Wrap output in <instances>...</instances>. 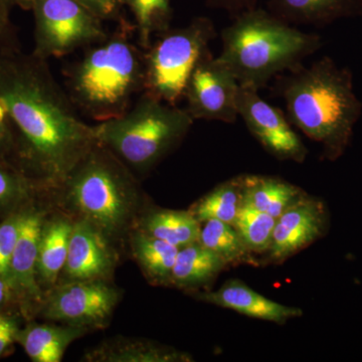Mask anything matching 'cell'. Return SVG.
Here are the masks:
<instances>
[{
    "instance_id": "obj_1",
    "label": "cell",
    "mask_w": 362,
    "mask_h": 362,
    "mask_svg": "<svg viewBox=\"0 0 362 362\" xmlns=\"http://www.w3.org/2000/svg\"><path fill=\"white\" fill-rule=\"evenodd\" d=\"M0 102L16 131L18 168L47 195L98 143L47 61L21 49L0 51Z\"/></svg>"
},
{
    "instance_id": "obj_2",
    "label": "cell",
    "mask_w": 362,
    "mask_h": 362,
    "mask_svg": "<svg viewBox=\"0 0 362 362\" xmlns=\"http://www.w3.org/2000/svg\"><path fill=\"white\" fill-rule=\"evenodd\" d=\"M279 80L287 118L312 141L322 147L323 157L334 161L346 151L361 115L349 69L329 57L310 66H297Z\"/></svg>"
},
{
    "instance_id": "obj_3",
    "label": "cell",
    "mask_w": 362,
    "mask_h": 362,
    "mask_svg": "<svg viewBox=\"0 0 362 362\" xmlns=\"http://www.w3.org/2000/svg\"><path fill=\"white\" fill-rule=\"evenodd\" d=\"M47 199L71 218L89 221L118 247L146 207L135 173L99 143Z\"/></svg>"
},
{
    "instance_id": "obj_4",
    "label": "cell",
    "mask_w": 362,
    "mask_h": 362,
    "mask_svg": "<svg viewBox=\"0 0 362 362\" xmlns=\"http://www.w3.org/2000/svg\"><path fill=\"white\" fill-rule=\"evenodd\" d=\"M133 33L135 25L121 21L66 70L71 103L97 122L122 115L144 92V49L133 42Z\"/></svg>"
},
{
    "instance_id": "obj_5",
    "label": "cell",
    "mask_w": 362,
    "mask_h": 362,
    "mask_svg": "<svg viewBox=\"0 0 362 362\" xmlns=\"http://www.w3.org/2000/svg\"><path fill=\"white\" fill-rule=\"evenodd\" d=\"M221 35L223 49L216 59L240 86L258 90L322 47L319 35L301 32L259 7L233 18Z\"/></svg>"
},
{
    "instance_id": "obj_6",
    "label": "cell",
    "mask_w": 362,
    "mask_h": 362,
    "mask_svg": "<svg viewBox=\"0 0 362 362\" xmlns=\"http://www.w3.org/2000/svg\"><path fill=\"white\" fill-rule=\"evenodd\" d=\"M194 122L187 109L143 92L122 115L92 126L99 144L144 175L180 146Z\"/></svg>"
},
{
    "instance_id": "obj_7",
    "label": "cell",
    "mask_w": 362,
    "mask_h": 362,
    "mask_svg": "<svg viewBox=\"0 0 362 362\" xmlns=\"http://www.w3.org/2000/svg\"><path fill=\"white\" fill-rule=\"evenodd\" d=\"M216 37L214 23L206 16L156 35L144 51V92L165 103L177 104L195 66L211 54L209 44Z\"/></svg>"
},
{
    "instance_id": "obj_8",
    "label": "cell",
    "mask_w": 362,
    "mask_h": 362,
    "mask_svg": "<svg viewBox=\"0 0 362 362\" xmlns=\"http://www.w3.org/2000/svg\"><path fill=\"white\" fill-rule=\"evenodd\" d=\"M33 54L49 61L101 42L109 35L104 21L78 0H33Z\"/></svg>"
},
{
    "instance_id": "obj_9",
    "label": "cell",
    "mask_w": 362,
    "mask_h": 362,
    "mask_svg": "<svg viewBox=\"0 0 362 362\" xmlns=\"http://www.w3.org/2000/svg\"><path fill=\"white\" fill-rule=\"evenodd\" d=\"M122 295L112 281L58 284L45 293L37 317L90 331L104 329L110 323Z\"/></svg>"
},
{
    "instance_id": "obj_10",
    "label": "cell",
    "mask_w": 362,
    "mask_h": 362,
    "mask_svg": "<svg viewBox=\"0 0 362 362\" xmlns=\"http://www.w3.org/2000/svg\"><path fill=\"white\" fill-rule=\"evenodd\" d=\"M42 199H35L25 207L7 277L25 321L37 318L45 299L37 281L40 233L47 214V209L39 204Z\"/></svg>"
},
{
    "instance_id": "obj_11",
    "label": "cell",
    "mask_w": 362,
    "mask_h": 362,
    "mask_svg": "<svg viewBox=\"0 0 362 362\" xmlns=\"http://www.w3.org/2000/svg\"><path fill=\"white\" fill-rule=\"evenodd\" d=\"M240 84L218 59L209 54L190 75L183 98L194 120L221 121L233 124L239 117Z\"/></svg>"
},
{
    "instance_id": "obj_12",
    "label": "cell",
    "mask_w": 362,
    "mask_h": 362,
    "mask_svg": "<svg viewBox=\"0 0 362 362\" xmlns=\"http://www.w3.org/2000/svg\"><path fill=\"white\" fill-rule=\"evenodd\" d=\"M238 111L251 134L276 158L302 163L306 147L290 125L289 119L273 105L264 101L259 90L240 86Z\"/></svg>"
},
{
    "instance_id": "obj_13",
    "label": "cell",
    "mask_w": 362,
    "mask_h": 362,
    "mask_svg": "<svg viewBox=\"0 0 362 362\" xmlns=\"http://www.w3.org/2000/svg\"><path fill=\"white\" fill-rule=\"evenodd\" d=\"M118 262L117 245L89 221L74 218L68 257L58 284L112 281Z\"/></svg>"
},
{
    "instance_id": "obj_14",
    "label": "cell",
    "mask_w": 362,
    "mask_h": 362,
    "mask_svg": "<svg viewBox=\"0 0 362 362\" xmlns=\"http://www.w3.org/2000/svg\"><path fill=\"white\" fill-rule=\"evenodd\" d=\"M329 226L325 204L305 194L276 221L268 254L273 263H283L290 257L322 238Z\"/></svg>"
},
{
    "instance_id": "obj_15",
    "label": "cell",
    "mask_w": 362,
    "mask_h": 362,
    "mask_svg": "<svg viewBox=\"0 0 362 362\" xmlns=\"http://www.w3.org/2000/svg\"><path fill=\"white\" fill-rule=\"evenodd\" d=\"M192 294H195V298L204 303L274 323L284 324L303 315L302 309L286 306L268 299L240 281H230L216 291H197Z\"/></svg>"
},
{
    "instance_id": "obj_16",
    "label": "cell",
    "mask_w": 362,
    "mask_h": 362,
    "mask_svg": "<svg viewBox=\"0 0 362 362\" xmlns=\"http://www.w3.org/2000/svg\"><path fill=\"white\" fill-rule=\"evenodd\" d=\"M74 218L64 211H47L39 245L37 281L42 291L47 293L58 284L66 265Z\"/></svg>"
},
{
    "instance_id": "obj_17",
    "label": "cell",
    "mask_w": 362,
    "mask_h": 362,
    "mask_svg": "<svg viewBox=\"0 0 362 362\" xmlns=\"http://www.w3.org/2000/svg\"><path fill=\"white\" fill-rule=\"evenodd\" d=\"M87 362H187L192 357L145 338L116 337L109 338L88 350L83 356Z\"/></svg>"
},
{
    "instance_id": "obj_18",
    "label": "cell",
    "mask_w": 362,
    "mask_h": 362,
    "mask_svg": "<svg viewBox=\"0 0 362 362\" xmlns=\"http://www.w3.org/2000/svg\"><path fill=\"white\" fill-rule=\"evenodd\" d=\"M90 332L86 328L49 321L39 323L32 319L18 331L16 343L33 362H59L71 343Z\"/></svg>"
},
{
    "instance_id": "obj_19",
    "label": "cell",
    "mask_w": 362,
    "mask_h": 362,
    "mask_svg": "<svg viewBox=\"0 0 362 362\" xmlns=\"http://www.w3.org/2000/svg\"><path fill=\"white\" fill-rule=\"evenodd\" d=\"M202 223L189 211L146 206L134 228L177 247L199 242Z\"/></svg>"
},
{
    "instance_id": "obj_20",
    "label": "cell",
    "mask_w": 362,
    "mask_h": 362,
    "mask_svg": "<svg viewBox=\"0 0 362 362\" xmlns=\"http://www.w3.org/2000/svg\"><path fill=\"white\" fill-rule=\"evenodd\" d=\"M228 264L216 252L206 249L199 242L180 247L169 286L197 292L199 288L213 282L225 270Z\"/></svg>"
},
{
    "instance_id": "obj_21",
    "label": "cell",
    "mask_w": 362,
    "mask_h": 362,
    "mask_svg": "<svg viewBox=\"0 0 362 362\" xmlns=\"http://www.w3.org/2000/svg\"><path fill=\"white\" fill-rule=\"evenodd\" d=\"M269 13L291 25H327L358 11L357 0H269Z\"/></svg>"
},
{
    "instance_id": "obj_22",
    "label": "cell",
    "mask_w": 362,
    "mask_h": 362,
    "mask_svg": "<svg viewBox=\"0 0 362 362\" xmlns=\"http://www.w3.org/2000/svg\"><path fill=\"white\" fill-rule=\"evenodd\" d=\"M131 256L153 286H169L180 247L133 228L127 239Z\"/></svg>"
},
{
    "instance_id": "obj_23",
    "label": "cell",
    "mask_w": 362,
    "mask_h": 362,
    "mask_svg": "<svg viewBox=\"0 0 362 362\" xmlns=\"http://www.w3.org/2000/svg\"><path fill=\"white\" fill-rule=\"evenodd\" d=\"M305 194L301 188L280 178L243 175V204L268 214L276 220Z\"/></svg>"
},
{
    "instance_id": "obj_24",
    "label": "cell",
    "mask_w": 362,
    "mask_h": 362,
    "mask_svg": "<svg viewBox=\"0 0 362 362\" xmlns=\"http://www.w3.org/2000/svg\"><path fill=\"white\" fill-rule=\"evenodd\" d=\"M243 206V175L221 183L201 197L190 211L199 223L218 220L233 226Z\"/></svg>"
},
{
    "instance_id": "obj_25",
    "label": "cell",
    "mask_w": 362,
    "mask_h": 362,
    "mask_svg": "<svg viewBox=\"0 0 362 362\" xmlns=\"http://www.w3.org/2000/svg\"><path fill=\"white\" fill-rule=\"evenodd\" d=\"M44 197L33 178L14 165L0 162V221Z\"/></svg>"
},
{
    "instance_id": "obj_26",
    "label": "cell",
    "mask_w": 362,
    "mask_h": 362,
    "mask_svg": "<svg viewBox=\"0 0 362 362\" xmlns=\"http://www.w3.org/2000/svg\"><path fill=\"white\" fill-rule=\"evenodd\" d=\"M134 18L137 42L144 51L153 37L170 28L173 9L171 0H123Z\"/></svg>"
},
{
    "instance_id": "obj_27",
    "label": "cell",
    "mask_w": 362,
    "mask_h": 362,
    "mask_svg": "<svg viewBox=\"0 0 362 362\" xmlns=\"http://www.w3.org/2000/svg\"><path fill=\"white\" fill-rule=\"evenodd\" d=\"M199 244L216 252L228 265L250 261L252 252L235 226L218 220L202 223Z\"/></svg>"
},
{
    "instance_id": "obj_28",
    "label": "cell",
    "mask_w": 362,
    "mask_h": 362,
    "mask_svg": "<svg viewBox=\"0 0 362 362\" xmlns=\"http://www.w3.org/2000/svg\"><path fill=\"white\" fill-rule=\"evenodd\" d=\"M276 221L268 214L243 204L233 226L252 254H263L270 249Z\"/></svg>"
},
{
    "instance_id": "obj_29",
    "label": "cell",
    "mask_w": 362,
    "mask_h": 362,
    "mask_svg": "<svg viewBox=\"0 0 362 362\" xmlns=\"http://www.w3.org/2000/svg\"><path fill=\"white\" fill-rule=\"evenodd\" d=\"M25 207L0 221V276L6 280Z\"/></svg>"
},
{
    "instance_id": "obj_30",
    "label": "cell",
    "mask_w": 362,
    "mask_h": 362,
    "mask_svg": "<svg viewBox=\"0 0 362 362\" xmlns=\"http://www.w3.org/2000/svg\"><path fill=\"white\" fill-rule=\"evenodd\" d=\"M0 162L11 164L18 168V140H16V131L1 102H0Z\"/></svg>"
},
{
    "instance_id": "obj_31",
    "label": "cell",
    "mask_w": 362,
    "mask_h": 362,
    "mask_svg": "<svg viewBox=\"0 0 362 362\" xmlns=\"http://www.w3.org/2000/svg\"><path fill=\"white\" fill-rule=\"evenodd\" d=\"M23 320L25 319L18 312H0V359L13 349Z\"/></svg>"
},
{
    "instance_id": "obj_32",
    "label": "cell",
    "mask_w": 362,
    "mask_h": 362,
    "mask_svg": "<svg viewBox=\"0 0 362 362\" xmlns=\"http://www.w3.org/2000/svg\"><path fill=\"white\" fill-rule=\"evenodd\" d=\"M82 6L89 9L102 21H116L117 23L125 21L123 16V0H78Z\"/></svg>"
},
{
    "instance_id": "obj_33",
    "label": "cell",
    "mask_w": 362,
    "mask_h": 362,
    "mask_svg": "<svg viewBox=\"0 0 362 362\" xmlns=\"http://www.w3.org/2000/svg\"><path fill=\"white\" fill-rule=\"evenodd\" d=\"M9 11L11 9L0 4V51L21 49L18 33L9 18Z\"/></svg>"
},
{
    "instance_id": "obj_34",
    "label": "cell",
    "mask_w": 362,
    "mask_h": 362,
    "mask_svg": "<svg viewBox=\"0 0 362 362\" xmlns=\"http://www.w3.org/2000/svg\"><path fill=\"white\" fill-rule=\"evenodd\" d=\"M206 4L214 8L228 11L233 18L257 8L259 0H206Z\"/></svg>"
},
{
    "instance_id": "obj_35",
    "label": "cell",
    "mask_w": 362,
    "mask_h": 362,
    "mask_svg": "<svg viewBox=\"0 0 362 362\" xmlns=\"http://www.w3.org/2000/svg\"><path fill=\"white\" fill-rule=\"evenodd\" d=\"M18 312V304L8 281L0 276V312Z\"/></svg>"
},
{
    "instance_id": "obj_36",
    "label": "cell",
    "mask_w": 362,
    "mask_h": 362,
    "mask_svg": "<svg viewBox=\"0 0 362 362\" xmlns=\"http://www.w3.org/2000/svg\"><path fill=\"white\" fill-rule=\"evenodd\" d=\"M11 7L18 6L23 11H32L33 0H9Z\"/></svg>"
},
{
    "instance_id": "obj_37",
    "label": "cell",
    "mask_w": 362,
    "mask_h": 362,
    "mask_svg": "<svg viewBox=\"0 0 362 362\" xmlns=\"http://www.w3.org/2000/svg\"><path fill=\"white\" fill-rule=\"evenodd\" d=\"M0 4H2V6H6V8H11V4H9V0H0Z\"/></svg>"
}]
</instances>
